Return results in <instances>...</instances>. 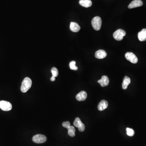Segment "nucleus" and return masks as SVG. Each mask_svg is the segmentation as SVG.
<instances>
[{"mask_svg": "<svg viewBox=\"0 0 146 146\" xmlns=\"http://www.w3.org/2000/svg\"><path fill=\"white\" fill-rule=\"evenodd\" d=\"M74 125L75 127L78 128L79 131H84L85 130V127L84 123H83L81 119L78 117L76 118L74 122Z\"/></svg>", "mask_w": 146, "mask_h": 146, "instance_id": "0eeeda50", "label": "nucleus"}, {"mask_svg": "<svg viewBox=\"0 0 146 146\" xmlns=\"http://www.w3.org/2000/svg\"><path fill=\"white\" fill-rule=\"evenodd\" d=\"M125 57L127 60L131 62L132 63L136 64L138 63V59L136 55L133 53L128 52L125 55Z\"/></svg>", "mask_w": 146, "mask_h": 146, "instance_id": "423d86ee", "label": "nucleus"}, {"mask_svg": "<svg viewBox=\"0 0 146 146\" xmlns=\"http://www.w3.org/2000/svg\"><path fill=\"white\" fill-rule=\"evenodd\" d=\"M51 72H52V76H54L56 78L58 76V70L55 67H53V68H52V69H51Z\"/></svg>", "mask_w": 146, "mask_h": 146, "instance_id": "6ab92c4d", "label": "nucleus"}, {"mask_svg": "<svg viewBox=\"0 0 146 146\" xmlns=\"http://www.w3.org/2000/svg\"><path fill=\"white\" fill-rule=\"evenodd\" d=\"M79 3L82 6L88 8L91 6L92 2L91 0H80Z\"/></svg>", "mask_w": 146, "mask_h": 146, "instance_id": "2eb2a0df", "label": "nucleus"}, {"mask_svg": "<svg viewBox=\"0 0 146 146\" xmlns=\"http://www.w3.org/2000/svg\"><path fill=\"white\" fill-rule=\"evenodd\" d=\"M127 134L129 136H133L134 134V131L132 129L127 128L126 129Z\"/></svg>", "mask_w": 146, "mask_h": 146, "instance_id": "aec40b11", "label": "nucleus"}, {"mask_svg": "<svg viewBox=\"0 0 146 146\" xmlns=\"http://www.w3.org/2000/svg\"><path fill=\"white\" fill-rule=\"evenodd\" d=\"M125 35V31L123 30L119 29L114 32L113 37L117 41H121Z\"/></svg>", "mask_w": 146, "mask_h": 146, "instance_id": "20e7f679", "label": "nucleus"}, {"mask_svg": "<svg viewBox=\"0 0 146 146\" xmlns=\"http://www.w3.org/2000/svg\"><path fill=\"white\" fill-rule=\"evenodd\" d=\"M32 81L29 77H26L22 83L21 91L22 92H26L31 87Z\"/></svg>", "mask_w": 146, "mask_h": 146, "instance_id": "f257e3e1", "label": "nucleus"}, {"mask_svg": "<svg viewBox=\"0 0 146 146\" xmlns=\"http://www.w3.org/2000/svg\"><path fill=\"white\" fill-rule=\"evenodd\" d=\"M138 38L141 42L146 41V29H144L138 34Z\"/></svg>", "mask_w": 146, "mask_h": 146, "instance_id": "ddd939ff", "label": "nucleus"}, {"mask_svg": "<svg viewBox=\"0 0 146 146\" xmlns=\"http://www.w3.org/2000/svg\"><path fill=\"white\" fill-rule=\"evenodd\" d=\"M50 80L52 82L55 81V77L52 76V77H51V78H50Z\"/></svg>", "mask_w": 146, "mask_h": 146, "instance_id": "4be33fe9", "label": "nucleus"}, {"mask_svg": "<svg viewBox=\"0 0 146 146\" xmlns=\"http://www.w3.org/2000/svg\"><path fill=\"white\" fill-rule=\"evenodd\" d=\"M107 56V52L104 50H99L96 51L95 53V57L97 59H102Z\"/></svg>", "mask_w": 146, "mask_h": 146, "instance_id": "9b49d317", "label": "nucleus"}, {"mask_svg": "<svg viewBox=\"0 0 146 146\" xmlns=\"http://www.w3.org/2000/svg\"><path fill=\"white\" fill-rule=\"evenodd\" d=\"M102 22V19L99 16L94 17L92 21V27L96 31H99L101 29Z\"/></svg>", "mask_w": 146, "mask_h": 146, "instance_id": "f03ea898", "label": "nucleus"}, {"mask_svg": "<svg viewBox=\"0 0 146 146\" xmlns=\"http://www.w3.org/2000/svg\"><path fill=\"white\" fill-rule=\"evenodd\" d=\"M47 140V137L42 134H37L32 138V141L36 143H43Z\"/></svg>", "mask_w": 146, "mask_h": 146, "instance_id": "7ed1b4c3", "label": "nucleus"}, {"mask_svg": "<svg viewBox=\"0 0 146 146\" xmlns=\"http://www.w3.org/2000/svg\"><path fill=\"white\" fill-rule=\"evenodd\" d=\"M12 108V104L9 102L4 100L0 101V108L3 111H9Z\"/></svg>", "mask_w": 146, "mask_h": 146, "instance_id": "39448f33", "label": "nucleus"}, {"mask_svg": "<svg viewBox=\"0 0 146 146\" xmlns=\"http://www.w3.org/2000/svg\"><path fill=\"white\" fill-rule=\"evenodd\" d=\"M76 62L75 61H72L69 63V67L71 69L74 70H77L78 69V67L76 66Z\"/></svg>", "mask_w": 146, "mask_h": 146, "instance_id": "a211bd4d", "label": "nucleus"}, {"mask_svg": "<svg viewBox=\"0 0 146 146\" xmlns=\"http://www.w3.org/2000/svg\"><path fill=\"white\" fill-rule=\"evenodd\" d=\"M108 107V102L107 101L102 100L99 102L97 107L99 111H103L107 109Z\"/></svg>", "mask_w": 146, "mask_h": 146, "instance_id": "f8f14e48", "label": "nucleus"}, {"mask_svg": "<svg viewBox=\"0 0 146 146\" xmlns=\"http://www.w3.org/2000/svg\"><path fill=\"white\" fill-rule=\"evenodd\" d=\"M68 134L71 137H74L75 135V131L76 129L73 126H70V127L68 129Z\"/></svg>", "mask_w": 146, "mask_h": 146, "instance_id": "f3484780", "label": "nucleus"}, {"mask_svg": "<svg viewBox=\"0 0 146 146\" xmlns=\"http://www.w3.org/2000/svg\"><path fill=\"white\" fill-rule=\"evenodd\" d=\"M142 5L143 2L141 0H134L129 5L128 8L129 9L134 8L142 6Z\"/></svg>", "mask_w": 146, "mask_h": 146, "instance_id": "1a4fd4ad", "label": "nucleus"}, {"mask_svg": "<svg viewBox=\"0 0 146 146\" xmlns=\"http://www.w3.org/2000/svg\"><path fill=\"white\" fill-rule=\"evenodd\" d=\"M87 93L85 91H82L76 96V99L78 101H83L87 98Z\"/></svg>", "mask_w": 146, "mask_h": 146, "instance_id": "9d476101", "label": "nucleus"}, {"mask_svg": "<svg viewBox=\"0 0 146 146\" xmlns=\"http://www.w3.org/2000/svg\"><path fill=\"white\" fill-rule=\"evenodd\" d=\"M70 29L72 32H78L81 29V27L76 22H71L70 26Z\"/></svg>", "mask_w": 146, "mask_h": 146, "instance_id": "4468645a", "label": "nucleus"}, {"mask_svg": "<svg viewBox=\"0 0 146 146\" xmlns=\"http://www.w3.org/2000/svg\"><path fill=\"white\" fill-rule=\"evenodd\" d=\"M131 79L129 77L125 76L123 79V82L122 83V88L124 90H125L128 88V86L130 83Z\"/></svg>", "mask_w": 146, "mask_h": 146, "instance_id": "dca6fc26", "label": "nucleus"}, {"mask_svg": "<svg viewBox=\"0 0 146 146\" xmlns=\"http://www.w3.org/2000/svg\"><path fill=\"white\" fill-rule=\"evenodd\" d=\"M62 125L64 128H66L68 129L70 126V123L69 121H67L66 122H64L62 123Z\"/></svg>", "mask_w": 146, "mask_h": 146, "instance_id": "412c9836", "label": "nucleus"}, {"mask_svg": "<svg viewBox=\"0 0 146 146\" xmlns=\"http://www.w3.org/2000/svg\"><path fill=\"white\" fill-rule=\"evenodd\" d=\"M97 82L100 84L102 87L107 86L109 84V79L107 76H102V78L97 81Z\"/></svg>", "mask_w": 146, "mask_h": 146, "instance_id": "6e6552de", "label": "nucleus"}]
</instances>
